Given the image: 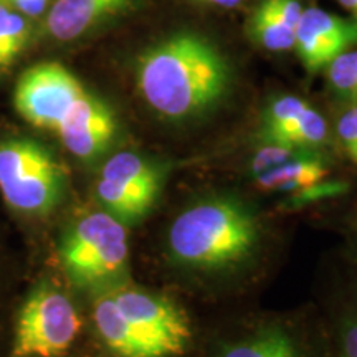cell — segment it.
I'll list each match as a JSON object with an SVG mask.
<instances>
[{
	"label": "cell",
	"instance_id": "cell-20",
	"mask_svg": "<svg viewBox=\"0 0 357 357\" xmlns=\"http://www.w3.org/2000/svg\"><path fill=\"white\" fill-rule=\"evenodd\" d=\"M306 153H311V151L301 149V147L296 146L283 144V142L263 141L261 146L257 149V153L253 154V158L250 159L248 172L250 176L255 178L260 174L271 171V169L278 167L281 164L288 162V160L294 158H300V155Z\"/></svg>",
	"mask_w": 357,
	"mask_h": 357
},
{
	"label": "cell",
	"instance_id": "cell-17",
	"mask_svg": "<svg viewBox=\"0 0 357 357\" xmlns=\"http://www.w3.org/2000/svg\"><path fill=\"white\" fill-rule=\"evenodd\" d=\"M334 357H357V280L341 291L333 319Z\"/></svg>",
	"mask_w": 357,
	"mask_h": 357
},
{
	"label": "cell",
	"instance_id": "cell-25",
	"mask_svg": "<svg viewBox=\"0 0 357 357\" xmlns=\"http://www.w3.org/2000/svg\"><path fill=\"white\" fill-rule=\"evenodd\" d=\"M337 2L349 12L352 19L357 20V0H337Z\"/></svg>",
	"mask_w": 357,
	"mask_h": 357
},
{
	"label": "cell",
	"instance_id": "cell-22",
	"mask_svg": "<svg viewBox=\"0 0 357 357\" xmlns=\"http://www.w3.org/2000/svg\"><path fill=\"white\" fill-rule=\"evenodd\" d=\"M344 236L351 261L354 263L357 270V207L346 217L344 222Z\"/></svg>",
	"mask_w": 357,
	"mask_h": 357
},
{
	"label": "cell",
	"instance_id": "cell-11",
	"mask_svg": "<svg viewBox=\"0 0 357 357\" xmlns=\"http://www.w3.org/2000/svg\"><path fill=\"white\" fill-rule=\"evenodd\" d=\"M131 0H55L45 19V30L55 42H73L91 32Z\"/></svg>",
	"mask_w": 357,
	"mask_h": 357
},
{
	"label": "cell",
	"instance_id": "cell-6",
	"mask_svg": "<svg viewBox=\"0 0 357 357\" xmlns=\"http://www.w3.org/2000/svg\"><path fill=\"white\" fill-rule=\"evenodd\" d=\"M164 172L159 164L136 153L123 151L106 160L96 181V199L105 212L124 225L139 222L154 207L162 190Z\"/></svg>",
	"mask_w": 357,
	"mask_h": 357
},
{
	"label": "cell",
	"instance_id": "cell-15",
	"mask_svg": "<svg viewBox=\"0 0 357 357\" xmlns=\"http://www.w3.org/2000/svg\"><path fill=\"white\" fill-rule=\"evenodd\" d=\"M328 176L329 160L326 154L311 151V153L288 160L271 171L260 174L253 181L261 190L294 194V192L326 181Z\"/></svg>",
	"mask_w": 357,
	"mask_h": 357
},
{
	"label": "cell",
	"instance_id": "cell-26",
	"mask_svg": "<svg viewBox=\"0 0 357 357\" xmlns=\"http://www.w3.org/2000/svg\"><path fill=\"white\" fill-rule=\"evenodd\" d=\"M0 2H2V0H0Z\"/></svg>",
	"mask_w": 357,
	"mask_h": 357
},
{
	"label": "cell",
	"instance_id": "cell-13",
	"mask_svg": "<svg viewBox=\"0 0 357 357\" xmlns=\"http://www.w3.org/2000/svg\"><path fill=\"white\" fill-rule=\"evenodd\" d=\"M93 319L102 344L116 357H155L149 344L131 324L114 298L102 289L93 305Z\"/></svg>",
	"mask_w": 357,
	"mask_h": 357
},
{
	"label": "cell",
	"instance_id": "cell-2",
	"mask_svg": "<svg viewBox=\"0 0 357 357\" xmlns=\"http://www.w3.org/2000/svg\"><path fill=\"white\" fill-rule=\"evenodd\" d=\"M261 243L258 215L243 200L211 195L187 205L167 230L174 265L195 273H222L252 260Z\"/></svg>",
	"mask_w": 357,
	"mask_h": 357
},
{
	"label": "cell",
	"instance_id": "cell-24",
	"mask_svg": "<svg viewBox=\"0 0 357 357\" xmlns=\"http://www.w3.org/2000/svg\"><path fill=\"white\" fill-rule=\"evenodd\" d=\"M200 3H208V6H215V7H223V8H231L240 6L243 0H197Z\"/></svg>",
	"mask_w": 357,
	"mask_h": 357
},
{
	"label": "cell",
	"instance_id": "cell-21",
	"mask_svg": "<svg viewBox=\"0 0 357 357\" xmlns=\"http://www.w3.org/2000/svg\"><path fill=\"white\" fill-rule=\"evenodd\" d=\"M341 109L334 123V141L352 164L357 166V102L339 105Z\"/></svg>",
	"mask_w": 357,
	"mask_h": 357
},
{
	"label": "cell",
	"instance_id": "cell-18",
	"mask_svg": "<svg viewBox=\"0 0 357 357\" xmlns=\"http://www.w3.org/2000/svg\"><path fill=\"white\" fill-rule=\"evenodd\" d=\"M310 102L293 95L276 96L275 100L268 102L263 111L260 141L276 142L300 121V118L310 108Z\"/></svg>",
	"mask_w": 357,
	"mask_h": 357
},
{
	"label": "cell",
	"instance_id": "cell-14",
	"mask_svg": "<svg viewBox=\"0 0 357 357\" xmlns=\"http://www.w3.org/2000/svg\"><path fill=\"white\" fill-rule=\"evenodd\" d=\"M213 357H314L293 331L265 324L218 347Z\"/></svg>",
	"mask_w": 357,
	"mask_h": 357
},
{
	"label": "cell",
	"instance_id": "cell-4",
	"mask_svg": "<svg viewBox=\"0 0 357 357\" xmlns=\"http://www.w3.org/2000/svg\"><path fill=\"white\" fill-rule=\"evenodd\" d=\"M66 178L63 164L38 141H0V194L20 215L43 217L55 211L65 197Z\"/></svg>",
	"mask_w": 357,
	"mask_h": 357
},
{
	"label": "cell",
	"instance_id": "cell-8",
	"mask_svg": "<svg viewBox=\"0 0 357 357\" xmlns=\"http://www.w3.org/2000/svg\"><path fill=\"white\" fill-rule=\"evenodd\" d=\"M155 357H178L189 347L190 323L181 307L162 294L123 283L106 289Z\"/></svg>",
	"mask_w": 357,
	"mask_h": 357
},
{
	"label": "cell",
	"instance_id": "cell-23",
	"mask_svg": "<svg viewBox=\"0 0 357 357\" xmlns=\"http://www.w3.org/2000/svg\"><path fill=\"white\" fill-rule=\"evenodd\" d=\"M10 6L26 19H35L47 10L48 0H10Z\"/></svg>",
	"mask_w": 357,
	"mask_h": 357
},
{
	"label": "cell",
	"instance_id": "cell-12",
	"mask_svg": "<svg viewBox=\"0 0 357 357\" xmlns=\"http://www.w3.org/2000/svg\"><path fill=\"white\" fill-rule=\"evenodd\" d=\"M303 10L300 0H263L250 19V37L268 52L291 50Z\"/></svg>",
	"mask_w": 357,
	"mask_h": 357
},
{
	"label": "cell",
	"instance_id": "cell-19",
	"mask_svg": "<svg viewBox=\"0 0 357 357\" xmlns=\"http://www.w3.org/2000/svg\"><path fill=\"white\" fill-rule=\"evenodd\" d=\"M323 71L328 89L339 105L357 102V47L334 58Z\"/></svg>",
	"mask_w": 357,
	"mask_h": 357
},
{
	"label": "cell",
	"instance_id": "cell-10",
	"mask_svg": "<svg viewBox=\"0 0 357 357\" xmlns=\"http://www.w3.org/2000/svg\"><path fill=\"white\" fill-rule=\"evenodd\" d=\"M116 132L118 123L113 109L89 91L75 102L55 131L65 149L79 160H93L105 154Z\"/></svg>",
	"mask_w": 357,
	"mask_h": 357
},
{
	"label": "cell",
	"instance_id": "cell-1",
	"mask_svg": "<svg viewBox=\"0 0 357 357\" xmlns=\"http://www.w3.org/2000/svg\"><path fill=\"white\" fill-rule=\"evenodd\" d=\"M136 84L142 100L160 119L190 123L227 100L234 84V68L215 42L184 30L141 53Z\"/></svg>",
	"mask_w": 357,
	"mask_h": 357
},
{
	"label": "cell",
	"instance_id": "cell-3",
	"mask_svg": "<svg viewBox=\"0 0 357 357\" xmlns=\"http://www.w3.org/2000/svg\"><path fill=\"white\" fill-rule=\"evenodd\" d=\"M60 260L79 288L98 293L123 283L129 261L126 225L102 208L84 213L65 231Z\"/></svg>",
	"mask_w": 357,
	"mask_h": 357
},
{
	"label": "cell",
	"instance_id": "cell-5",
	"mask_svg": "<svg viewBox=\"0 0 357 357\" xmlns=\"http://www.w3.org/2000/svg\"><path fill=\"white\" fill-rule=\"evenodd\" d=\"M79 328L82 319L73 301L55 284H38L20 310L12 357L65 354L78 337Z\"/></svg>",
	"mask_w": 357,
	"mask_h": 357
},
{
	"label": "cell",
	"instance_id": "cell-16",
	"mask_svg": "<svg viewBox=\"0 0 357 357\" xmlns=\"http://www.w3.org/2000/svg\"><path fill=\"white\" fill-rule=\"evenodd\" d=\"M32 40V22L0 2V73L10 68Z\"/></svg>",
	"mask_w": 357,
	"mask_h": 357
},
{
	"label": "cell",
	"instance_id": "cell-7",
	"mask_svg": "<svg viewBox=\"0 0 357 357\" xmlns=\"http://www.w3.org/2000/svg\"><path fill=\"white\" fill-rule=\"evenodd\" d=\"M88 89L65 65L42 61L26 68L13 89V106L37 129L55 132Z\"/></svg>",
	"mask_w": 357,
	"mask_h": 357
},
{
	"label": "cell",
	"instance_id": "cell-9",
	"mask_svg": "<svg viewBox=\"0 0 357 357\" xmlns=\"http://www.w3.org/2000/svg\"><path fill=\"white\" fill-rule=\"evenodd\" d=\"M357 47V20L319 7L305 8L294 37V52L310 73L323 71L334 58Z\"/></svg>",
	"mask_w": 357,
	"mask_h": 357
}]
</instances>
